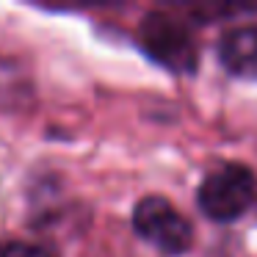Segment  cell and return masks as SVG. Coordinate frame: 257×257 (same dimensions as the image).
I'll use <instances>...</instances> for the list:
<instances>
[{
  "label": "cell",
  "instance_id": "obj_1",
  "mask_svg": "<svg viewBox=\"0 0 257 257\" xmlns=\"http://www.w3.org/2000/svg\"><path fill=\"white\" fill-rule=\"evenodd\" d=\"M196 205L210 221H238L257 205V174L240 161L216 163L196 188Z\"/></svg>",
  "mask_w": 257,
  "mask_h": 257
},
{
  "label": "cell",
  "instance_id": "obj_2",
  "mask_svg": "<svg viewBox=\"0 0 257 257\" xmlns=\"http://www.w3.org/2000/svg\"><path fill=\"white\" fill-rule=\"evenodd\" d=\"M139 47L150 61L174 75H191L199 67V45L188 23L166 12H150L139 23Z\"/></svg>",
  "mask_w": 257,
  "mask_h": 257
},
{
  "label": "cell",
  "instance_id": "obj_3",
  "mask_svg": "<svg viewBox=\"0 0 257 257\" xmlns=\"http://www.w3.org/2000/svg\"><path fill=\"white\" fill-rule=\"evenodd\" d=\"M133 229L166 257H180L194 246L191 221L161 194H150L133 207Z\"/></svg>",
  "mask_w": 257,
  "mask_h": 257
},
{
  "label": "cell",
  "instance_id": "obj_4",
  "mask_svg": "<svg viewBox=\"0 0 257 257\" xmlns=\"http://www.w3.org/2000/svg\"><path fill=\"white\" fill-rule=\"evenodd\" d=\"M216 56L229 75L257 78V25L229 28L218 39Z\"/></svg>",
  "mask_w": 257,
  "mask_h": 257
},
{
  "label": "cell",
  "instance_id": "obj_5",
  "mask_svg": "<svg viewBox=\"0 0 257 257\" xmlns=\"http://www.w3.org/2000/svg\"><path fill=\"white\" fill-rule=\"evenodd\" d=\"M0 257H56V254L50 249H45V246L9 240V243H0Z\"/></svg>",
  "mask_w": 257,
  "mask_h": 257
}]
</instances>
